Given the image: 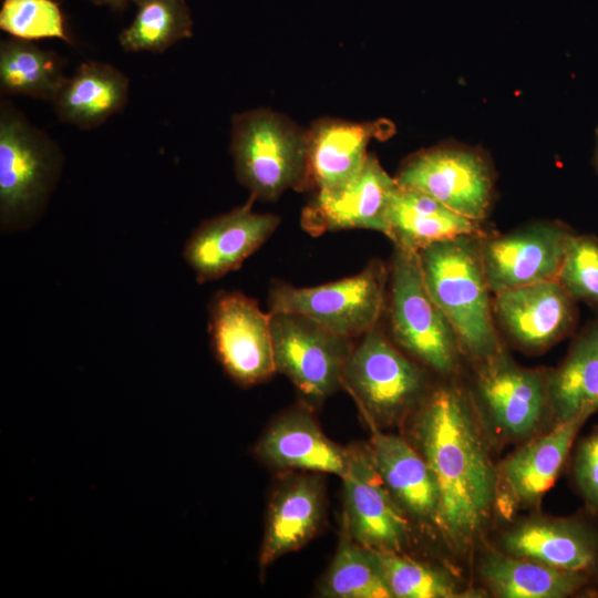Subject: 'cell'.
Instances as JSON below:
<instances>
[{
    "label": "cell",
    "mask_w": 598,
    "mask_h": 598,
    "mask_svg": "<svg viewBox=\"0 0 598 598\" xmlns=\"http://www.w3.org/2000/svg\"><path fill=\"white\" fill-rule=\"evenodd\" d=\"M417 437L439 491L435 523L451 538L466 539L488 514L495 481L465 394L453 386L434 391L420 413Z\"/></svg>",
    "instance_id": "cell-1"
},
{
    "label": "cell",
    "mask_w": 598,
    "mask_h": 598,
    "mask_svg": "<svg viewBox=\"0 0 598 598\" xmlns=\"http://www.w3.org/2000/svg\"><path fill=\"white\" fill-rule=\"evenodd\" d=\"M481 237L440 241L417 255L426 289L448 320L460 348L484 362L502 348L482 264Z\"/></svg>",
    "instance_id": "cell-2"
},
{
    "label": "cell",
    "mask_w": 598,
    "mask_h": 598,
    "mask_svg": "<svg viewBox=\"0 0 598 598\" xmlns=\"http://www.w3.org/2000/svg\"><path fill=\"white\" fill-rule=\"evenodd\" d=\"M59 145L10 101L0 102V227L32 226L44 212L63 167Z\"/></svg>",
    "instance_id": "cell-3"
},
{
    "label": "cell",
    "mask_w": 598,
    "mask_h": 598,
    "mask_svg": "<svg viewBox=\"0 0 598 598\" xmlns=\"http://www.w3.org/2000/svg\"><path fill=\"white\" fill-rule=\"evenodd\" d=\"M230 152L238 182L255 199L308 188L307 131L269 110L233 117Z\"/></svg>",
    "instance_id": "cell-4"
},
{
    "label": "cell",
    "mask_w": 598,
    "mask_h": 598,
    "mask_svg": "<svg viewBox=\"0 0 598 598\" xmlns=\"http://www.w3.org/2000/svg\"><path fill=\"white\" fill-rule=\"evenodd\" d=\"M390 281V324L395 342L437 372H452L460 344L426 289L417 251L395 246Z\"/></svg>",
    "instance_id": "cell-5"
},
{
    "label": "cell",
    "mask_w": 598,
    "mask_h": 598,
    "mask_svg": "<svg viewBox=\"0 0 598 598\" xmlns=\"http://www.w3.org/2000/svg\"><path fill=\"white\" fill-rule=\"evenodd\" d=\"M388 271L373 260L354 276L313 287L272 286L269 312L306 316L346 338H358L378 324L385 302Z\"/></svg>",
    "instance_id": "cell-6"
},
{
    "label": "cell",
    "mask_w": 598,
    "mask_h": 598,
    "mask_svg": "<svg viewBox=\"0 0 598 598\" xmlns=\"http://www.w3.org/2000/svg\"><path fill=\"white\" fill-rule=\"evenodd\" d=\"M347 360L342 384L369 422L394 421L421 396V371L385 337L379 324L360 337Z\"/></svg>",
    "instance_id": "cell-7"
},
{
    "label": "cell",
    "mask_w": 598,
    "mask_h": 598,
    "mask_svg": "<svg viewBox=\"0 0 598 598\" xmlns=\"http://www.w3.org/2000/svg\"><path fill=\"white\" fill-rule=\"evenodd\" d=\"M276 371L287 375L312 400L332 394L340 384L352 339L292 312H269Z\"/></svg>",
    "instance_id": "cell-8"
},
{
    "label": "cell",
    "mask_w": 598,
    "mask_h": 598,
    "mask_svg": "<svg viewBox=\"0 0 598 598\" xmlns=\"http://www.w3.org/2000/svg\"><path fill=\"white\" fill-rule=\"evenodd\" d=\"M395 181L476 221L486 217L493 199L491 165L484 155L464 147L422 151L402 165Z\"/></svg>",
    "instance_id": "cell-9"
},
{
    "label": "cell",
    "mask_w": 598,
    "mask_h": 598,
    "mask_svg": "<svg viewBox=\"0 0 598 598\" xmlns=\"http://www.w3.org/2000/svg\"><path fill=\"white\" fill-rule=\"evenodd\" d=\"M208 331L217 360L238 384L248 386L276 371L270 313L239 291H220L209 305Z\"/></svg>",
    "instance_id": "cell-10"
},
{
    "label": "cell",
    "mask_w": 598,
    "mask_h": 598,
    "mask_svg": "<svg viewBox=\"0 0 598 598\" xmlns=\"http://www.w3.org/2000/svg\"><path fill=\"white\" fill-rule=\"evenodd\" d=\"M571 234L559 223H539L503 236L481 237L491 292L557 280Z\"/></svg>",
    "instance_id": "cell-11"
},
{
    "label": "cell",
    "mask_w": 598,
    "mask_h": 598,
    "mask_svg": "<svg viewBox=\"0 0 598 598\" xmlns=\"http://www.w3.org/2000/svg\"><path fill=\"white\" fill-rule=\"evenodd\" d=\"M343 523L355 542L372 550L400 553L408 540L403 508L383 483L368 450H348Z\"/></svg>",
    "instance_id": "cell-12"
},
{
    "label": "cell",
    "mask_w": 598,
    "mask_h": 598,
    "mask_svg": "<svg viewBox=\"0 0 598 598\" xmlns=\"http://www.w3.org/2000/svg\"><path fill=\"white\" fill-rule=\"evenodd\" d=\"M255 197L202 223L185 244L183 257L199 283L239 269L275 233L280 218L252 210Z\"/></svg>",
    "instance_id": "cell-13"
},
{
    "label": "cell",
    "mask_w": 598,
    "mask_h": 598,
    "mask_svg": "<svg viewBox=\"0 0 598 598\" xmlns=\"http://www.w3.org/2000/svg\"><path fill=\"white\" fill-rule=\"evenodd\" d=\"M398 183L369 155L362 169L346 184L318 190L301 214L303 230L312 236L347 229L386 233V212Z\"/></svg>",
    "instance_id": "cell-14"
},
{
    "label": "cell",
    "mask_w": 598,
    "mask_h": 598,
    "mask_svg": "<svg viewBox=\"0 0 598 598\" xmlns=\"http://www.w3.org/2000/svg\"><path fill=\"white\" fill-rule=\"evenodd\" d=\"M493 308L508 336L533 350L561 339L576 320L575 300L557 280L498 291Z\"/></svg>",
    "instance_id": "cell-15"
},
{
    "label": "cell",
    "mask_w": 598,
    "mask_h": 598,
    "mask_svg": "<svg viewBox=\"0 0 598 598\" xmlns=\"http://www.w3.org/2000/svg\"><path fill=\"white\" fill-rule=\"evenodd\" d=\"M389 121L354 123L334 118L316 122L307 131L308 188L332 189L354 177L365 164L372 140L393 132Z\"/></svg>",
    "instance_id": "cell-16"
},
{
    "label": "cell",
    "mask_w": 598,
    "mask_h": 598,
    "mask_svg": "<svg viewBox=\"0 0 598 598\" xmlns=\"http://www.w3.org/2000/svg\"><path fill=\"white\" fill-rule=\"evenodd\" d=\"M477 389L496 426L511 436L533 432L547 403L540 374L516 365L503 350L483 362Z\"/></svg>",
    "instance_id": "cell-17"
},
{
    "label": "cell",
    "mask_w": 598,
    "mask_h": 598,
    "mask_svg": "<svg viewBox=\"0 0 598 598\" xmlns=\"http://www.w3.org/2000/svg\"><path fill=\"white\" fill-rule=\"evenodd\" d=\"M267 464L281 470L321 472L342 476L348 450L329 440L307 411H292L279 417L256 447Z\"/></svg>",
    "instance_id": "cell-18"
},
{
    "label": "cell",
    "mask_w": 598,
    "mask_h": 598,
    "mask_svg": "<svg viewBox=\"0 0 598 598\" xmlns=\"http://www.w3.org/2000/svg\"><path fill=\"white\" fill-rule=\"evenodd\" d=\"M323 487L315 475H299L278 489L269 507L259 565L264 569L299 549L316 534L323 515Z\"/></svg>",
    "instance_id": "cell-19"
},
{
    "label": "cell",
    "mask_w": 598,
    "mask_h": 598,
    "mask_svg": "<svg viewBox=\"0 0 598 598\" xmlns=\"http://www.w3.org/2000/svg\"><path fill=\"white\" fill-rule=\"evenodd\" d=\"M504 547L512 556L559 569L587 574L598 565V538L576 520H528L505 536Z\"/></svg>",
    "instance_id": "cell-20"
},
{
    "label": "cell",
    "mask_w": 598,
    "mask_h": 598,
    "mask_svg": "<svg viewBox=\"0 0 598 598\" xmlns=\"http://www.w3.org/2000/svg\"><path fill=\"white\" fill-rule=\"evenodd\" d=\"M394 246L420 251L462 236H485L480 221L467 218L417 190L401 187L392 194L386 233Z\"/></svg>",
    "instance_id": "cell-21"
},
{
    "label": "cell",
    "mask_w": 598,
    "mask_h": 598,
    "mask_svg": "<svg viewBox=\"0 0 598 598\" xmlns=\"http://www.w3.org/2000/svg\"><path fill=\"white\" fill-rule=\"evenodd\" d=\"M128 90L130 80L122 71L87 61L65 79L52 104L60 121L91 130L125 107Z\"/></svg>",
    "instance_id": "cell-22"
},
{
    "label": "cell",
    "mask_w": 598,
    "mask_h": 598,
    "mask_svg": "<svg viewBox=\"0 0 598 598\" xmlns=\"http://www.w3.org/2000/svg\"><path fill=\"white\" fill-rule=\"evenodd\" d=\"M370 423V422H369ZM372 429L369 452L383 483L406 512L435 522L439 491L423 458L403 439Z\"/></svg>",
    "instance_id": "cell-23"
},
{
    "label": "cell",
    "mask_w": 598,
    "mask_h": 598,
    "mask_svg": "<svg viewBox=\"0 0 598 598\" xmlns=\"http://www.w3.org/2000/svg\"><path fill=\"white\" fill-rule=\"evenodd\" d=\"M557 423L588 419L598 410V321L574 342L565 362L546 381Z\"/></svg>",
    "instance_id": "cell-24"
},
{
    "label": "cell",
    "mask_w": 598,
    "mask_h": 598,
    "mask_svg": "<svg viewBox=\"0 0 598 598\" xmlns=\"http://www.w3.org/2000/svg\"><path fill=\"white\" fill-rule=\"evenodd\" d=\"M586 419L557 425L546 435L524 446L503 464L505 485L520 503L539 499L555 483L576 434Z\"/></svg>",
    "instance_id": "cell-25"
},
{
    "label": "cell",
    "mask_w": 598,
    "mask_h": 598,
    "mask_svg": "<svg viewBox=\"0 0 598 598\" xmlns=\"http://www.w3.org/2000/svg\"><path fill=\"white\" fill-rule=\"evenodd\" d=\"M482 574L492 590L504 598H561L587 582L585 573L499 554L487 556Z\"/></svg>",
    "instance_id": "cell-26"
},
{
    "label": "cell",
    "mask_w": 598,
    "mask_h": 598,
    "mask_svg": "<svg viewBox=\"0 0 598 598\" xmlns=\"http://www.w3.org/2000/svg\"><path fill=\"white\" fill-rule=\"evenodd\" d=\"M66 76L58 54L33 41L7 39L0 42V90L53 102Z\"/></svg>",
    "instance_id": "cell-27"
},
{
    "label": "cell",
    "mask_w": 598,
    "mask_h": 598,
    "mask_svg": "<svg viewBox=\"0 0 598 598\" xmlns=\"http://www.w3.org/2000/svg\"><path fill=\"white\" fill-rule=\"evenodd\" d=\"M133 3L135 17L118 35L124 51L163 53L193 35V20L185 0H133Z\"/></svg>",
    "instance_id": "cell-28"
},
{
    "label": "cell",
    "mask_w": 598,
    "mask_h": 598,
    "mask_svg": "<svg viewBox=\"0 0 598 598\" xmlns=\"http://www.w3.org/2000/svg\"><path fill=\"white\" fill-rule=\"evenodd\" d=\"M320 594L331 598H392L374 550L355 542L344 523Z\"/></svg>",
    "instance_id": "cell-29"
},
{
    "label": "cell",
    "mask_w": 598,
    "mask_h": 598,
    "mask_svg": "<svg viewBox=\"0 0 598 598\" xmlns=\"http://www.w3.org/2000/svg\"><path fill=\"white\" fill-rule=\"evenodd\" d=\"M382 576L396 598H451L457 596L454 582L441 571L395 551L374 550Z\"/></svg>",
    "instance_id": "cell-30"
},
{
    "label": "cell",
    "mask_w": 598,
    "mask_h": 598,
    "mask_svg": "<svg viewBox=\"0 0 598 598\" xmlns=\"http://www.w3.org/2000/svg\"><path fill=\"white\" fill-rule=\"evenodd\" d=\"M0 28L16 39L37 41L54 38L73 43L60 6L54 0H2Z\"/></svg>",
    "instance_id": "cell-31"
},
{
    "label": "cell",
    "mask_w": 598,
    "mask_h": 598,
    "mask_svg": "<svg viewBox=\"0 0 598 598\" xmlns=\"http://www.w3.org/2000/svg\"><path fill=\"white\" fill-rule=\"evenodd\" d=\"M557 281L574 300L598 307V239L571 234L568 238Z\"/></svg>",
    "instance_id": "cell-32"
},
{
    "label": "cell",
    "mask_w": 598,
    "mask_h": 598,
    "mask_svg": "<svg viewBox=\"0 0 598 598\" xmlns=\"http://www.w3.org/2000/svg\"><path fill=\"white\" fill-rule=\"evenodd\" d=\"M574 473L582 495L598 509V430L579 446Z\"/></svg>",
    "instance_id": "cell-33"
},
{
    "label": "cell",
    "mask_w": 598,
    "mask_h": 598,
    "mask_svg": "<svg viewBox=\"0 0 598 598\" xmlns=\"http://www.w3.org/2000/svg\"><path fill=\"white\" fill-rule=\"evenodd\" d=\"M94 2L95 4L100 6H107L109 8L113 9L114 11H124L126 7L133 2V0H90Z\"/></svg>",
    "instance_id": "cell-34"
},
{
    "label": "cell",
    "mask_w": 598,
    "mask_h": 598,
    "mask_svg": "<svg viewBox=\"0 0 598 598\" xmlns=\"http://www.w3.org/2000/svg\"><path fill=\"white\" fill-rule=\"evenodd\" d=\"M596 146H595V153H594V163L598 171V126L596 127Z\"/></svg>",
    "instance_id": "cell-35"
}]
</instances>
